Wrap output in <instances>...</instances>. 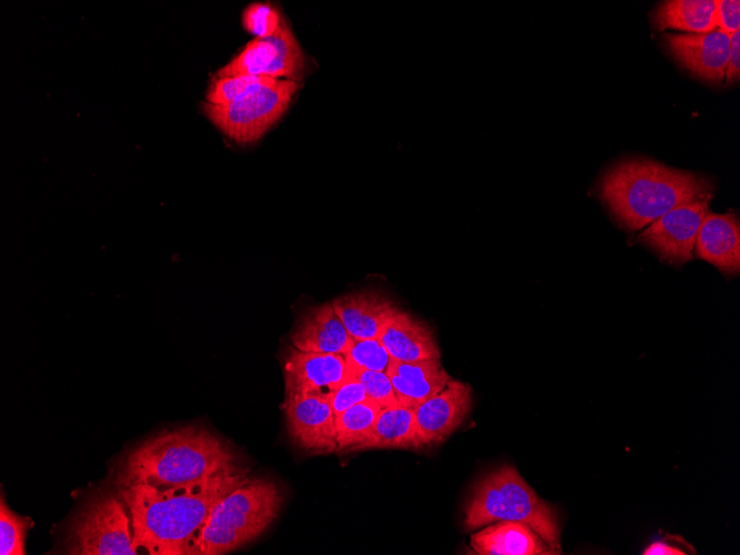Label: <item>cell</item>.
<instances>
[{"mask_svg": "<svg viewBox=\"0 0 740 555\" xmlns=\"http://www.w3.org/2000/svg\"><path fill=\"white\" fill-rule=\"evenodd\" d=\"M379 340L391 359L418 361L441 358L439 346L430 327L401 309L386 325Z\"/></svg>", "mask_w": 740, "mask_h": 555, "instance_id": "18", "label": "cell"}, {"mask_svg": "<svg viewBox=\"0 0 740 555\" xmlns=\"http://www.w3.org/2000/svg\"><path fill=\"white\" fill-rule=\"evenodd\" d=\"M415 449L414 409L382 408L368 436L351 451L366 449Z\"/></svg>", "mask_w": 740, "mask_h": 555, "instance_id": "21", "label": "cell"}, {"mask_svg": "<svg viewBox=\"0 0 740 555\" xmlns=\"http://www.w3.org/2000/svg\"><path fill=\"white\" fill-rule=\"evenodd\" d=\"M132 517L120 489L94 490L72 516L63 541L69 555H135Z\"/></svg>", "mask_w": 740, "mask_h": 555, "instance_id": "6", "label": "cell"}, {"mask_svg": "<svg viewBox=\"0 0 740 555\" xmlns=\"http://www.w3.org/2000/svg\"><path fill=\"white\" fill-rule=\"evenodd\" d=\"M281 22L279 13L268 3H251L243 14V24L256 38L271 35Z\"/></svg>", "mask_w": 740, "mask_h": 555, "instance_id": "26", "label": "cell"}, {"mask_svg": "<svg viewBox=\"0 0 740 555\" xmlns=\"http://www.w3.org/2000/svg\"><path fill=\"white\" fill-rule=\"evenodd\" d=\"M693 251L698 258L712 264L723 275H738L740 269L738 216L709 212L698 230Z\"/></svg>", "mask_w": 740, "mask_h": 555, "instance_id": "15", "label": "cell"}, {"mask_svg": "<svg viewBox=\"0 0 740 555\" xmlns=\"http://www.w3.org/2000/svg\"><path fill=\"white\" fill-rule=\"evenodd\" d=\"M247 479L237 466L172 487L117 486L130 508L134 547L151 555L191 554L214 507Z\"/></svg>", "mask_w": 740, "mask_h": 555, "instance_id": "1", "label": "cell"}, {"mask_svg": "<svg viewBox=\"0 0 740 555\" xmlns=\"http://www.w3.org/2000/svg\"><path fill=\"white\" fill-rule=\"evenodd\" d=\"M349 374L341 353L287 349L284 360L286 397L310 394L330 400Z\"/></svg>", "mask_w": 740, "mask_h": 555, "instance_id": "10", "label": "cell"}, {"mask_svg": "<svg viewBox=\"0 0 740 555\" xmlns=\"http://www.w3.org/2000/svg\"><path fill=\"white\" fill-rule=\"evenodd\" d=\"M298 83L277 80L258 84L226 104L203 102V113L238 143L258 140L287 110Z\"/></svg>", "mask_w": 740, "mask_h": 555, "instance_id": "7", "label": "cell"}, {"mask_svg": "<svg viewBox=\"0 0 740 555\" xmlns=\"http://www.w3.org/2000/svg\"><path fill=\"white\" fill-rule=\"evenodd\" d=\"M715 14L713 0H668L655 8L651 22L657 31L706 33L717 29Z\"/></svg>", "mask_w": 740, "mask_h": 555, "instance_id": "20", "label": "cell"}, {"mask_svg": "<svg viewBox=\"0 0 740 555\" xmlns=\"http://www.w3.org/2000/svg\"><path fill=\"white\" fill-rule=\"evenodd\" d=\"M350 373L361 382L367 397L379 403L382 408L399 405L394 389L386 372L357 370L350 371Z\"/></svg>", "mask_w": 740, "mask_h": 555, "instance_id": "27", "label": "cell"}, {"mask_svg": "<svg viewBox=\"0 0 740 555\" xmlns=\"http://www.w3.org/2000/svg\"><path fill=\"white\" fill-rule=\"evenodd\" d=\"M331 305L348 333L356 339L379 338L381 331L400 309L378 290H362L338 297Z\"/></svg>", "mask_w": 740, "mask_h": 555, "instance_id": "14", "label": "cell"}, {"mask_svg": "<svg viewBox=\"0 0 740 555\" xmlns=\"http://www.w3.org/2000/svg\"><path fill=\"white\" fill-rule=\"evenodd\" d=\"M290 340L292 347L300 351L343 354L351 336L332 305L325 302L308 308L300 316Z\"/></svg>", "mask_w": 740, "mask_h": 555, "instance_id": "17", "label": "cell"}, {"mask_svg": "<svg viewBox=\"0 0 740 555\" xmlns=\"http://www.w3.org/2000/svg\"><path fill=\"white\" fill-rule=\"evenodd\" d=\"M223 438L202 425L162 430L132 448L116 471V486L137 483L172 487L237 467Z\"/></svg>", "mask_w": 740, "mask_h": 555, "instance_id": "2", "label": "cell"}, {"mask_svg": "<svg viewBox=\"0 0 740 555\" xmlns=\"http://www.w3.org/2000/svg\"><path fill=\"white\" fill-rule=\"evenodd\" d=\"M381 409L379 403L367 398L336 415L337 451H351L362 442L371 432Z\"/></svg>", "mask_w": 740, "mask_h": 555, "instance_id": "22", "label": "cell"}, {"mask_svg": "<svg viewBox=\"0 0 740 555\" xmlns=\"http://www.w3.org/2000/svg\"><path fill=\"white\" fill-rule=\"evenodd\" d=\"M644 555H685L687 551L681 549L677 546L670 545L665 541H658L651 543L645 551Z\"/></svg>", "mask_w": 740, "mask_h": 555, "instance_id": "31", "label": "cell"}, {"mask_svg": "<svg viewBox=\"0 0 740 555\" xmlns=\"http://www.w3.org/2000/svg\"><path fill=\"white\" fill-rule=\"evenodd\" d=\"M715 21L717 29L732 34L740 30V2L738 0H717Z\"/></svg>", "mask_w": 740, "mask_h": 555, "instance_id": "29", "label": "cell"}, {"mask_svg": "<svg viewBox=\"0 0 740 555\" xmlns=\"http://www.w3.org/2000/svg\"><path fill=\"white\" fill-rule=\"evenodd\" d=\"M471 547L480 555H554L552 548L530 526L515 521H499L471 536Z\"/></svg>", "mask_w": 740, "mask_h": 555, "instance_id": "19", "label": "cell"}, {"mask_svg": "<svg viewBox=\"0 0 740 555\" xmlns=\"http://www.w3.org/2000/svg\"><path fill=\"white\" fill-rule=\"evenodd\" d=\"M285 413L294 444L314 453L337 451L335 414L330 400L310 394L286 397Z\"/></svg>", "mask_w": 740, "mask_h": 555, "instance_id": "13", "label": "cell"}, {"mask_svg": "<svg viewBox=\"0 0 740 555\" xmlns=\"http://www.w3.org/2000/svg\"><path fill=\"white\" fill-rule=\"evenodd\" d=\"M304 68L299 44L290 29L281 20L277 30L267 38H255L214 78L239 74L260 75L271 79L285 76L298 80Z\"/></svg>", "mask_w": 740, "mask_h": 555, "instance_id": "8", "label": "cell"}, {"mask_svg": "<svg viewBox=\"0 0 740 555\" xmlns=\"http://www.w3.org/2000/svg\"><path fill=\"white\" fill-rule=\"evenodd\" d=\"M386 373L398 403L413 409L440 392L452 379L436 358L418 361L391 359Z\"/></svg>", "mask_w": 740, "mask_h": 555, "instance_id": "16", "label": "cell"}, {"mask_svg": "<svg viewBox=\"0 0 740 555\" xmlns=\"http://www.w3.org/2000/svg\"><path fill=\"white\" fill-rule=\"evenodd\" d=\"M499 521L526 524L552 548L561 552L556 512L508 464L483 475L474 484L464 507L463 525L466 531Z\"/></svg>", "mask_w": 740, "mask_h": 555, "instance_id": "4", "label": "cell"}, {"mask_svg": "<svg viewBox=\"0 0 740 555\" xmlns=\"http://www.w3.org/2000/svg\"><path fill=\"white\" fill-rule=\"evenodd\" d=\"M712 192L707 176L645 157L618 162L598 183L599 197L611 217L629 230L649 225L679 205L711 198Z\"/></svg>", "mask_w": 740, "mask_h": 555, "instance_id": "3", "label": "cell"}, {"mask_svg": "<svg viewBox=\"0 0 740 555\" xmlns=\"http://www.w3.org/2000/svg\"><path fill=\"white\" fill-rule=\"evenodd\" d=\"M740 76V31L730 34V55L724 71L726 84L734 83Z\"/></svg>", "mask_w": 740, "mask_h": 555, "instance_id": "30", "label": "cell"}, {"mask_svg": "<svg viewBox=\"0 0 740 555\" xmlns=\"http://www.w3.org/2000/svg\"><path fill=\"white\" fill-rule=\"evenodd\" d=\"M281 503L276 482L248 477L214 507L191 554L222 555L247 544L275 521Z\"/></svg>", "mask_w": 740, "mask_h": 555, "instance_id": "5", "label": "cell"}, {"mask_svg": "<svg viewBox=\"0 0 740 555\" xmlns=\"http://www.w3.org/2000/svg\"><path fill=\"white\" fill-rule=\"evenodd\" d=\"M277 80L239 74L234 76L214 78L206 93V102L215 105L226 104L258 84H271Z\"/></svg>", "mask_w": 740, "mask_h": 555, "instance_id": "25", "label": "cell"}, {"mask_svg": "<svg viewBox=\"0 0 740 555\" xmlns=\"http://www.w3.org/2000/svg\"><path fill=\"white\" fill-rule=\"evenodd\" d=\"M472 389L451 379L436 394L414 408L415 449L445 441L472 408Z\"/></svg>", "mask_w": 740, "mask_h": 555, "instance_id": "11", "label": "cell"}, {"mask_svg": "<svg viewBox=\"0 0 740 555\" xmlns=\"http://www.w3.org/2000/svg\"><path fill=\"white\" fill-rule=\"evenodd\" d=\"M366 390L352 373L333 392L330 404L335 417L367 399Z\"/></svg>", "mask_w": 740, "mask_h": 555, "instance_id": "28", "label": "cell"}, {"mask_svg": "<svg viewBox=\"0 0 740 555\" xmlns=\"http://www.w3.org/2000/svg\"><path fill=\"white\" fill-rule=\"evenodd\" d=\"M32 524L28 516H21L10 510L3 495L0 501V554H25L24 542L27 530Z\"/></svg>", "mask_w": 740, "mask_h": 555, "instance_id": "24", "label": "cell"}, {"mask_svg": "<svg viewBox=\"0 0 740 555\" xmlns=\"http://www.w3.org/2000/svg\"><path fill=\"white\" fill-rule=\"evenodd\" d=\"M343 357L350 371L370 370L386 372L391 360L390 354L379 338H351Z\"/></svg>", "mask_w": 740, "mask_h": 555, "instance_id": "23", "label": "cell"}, {"mask_svg": "<svg viewBox=\"0 0 740 555\" xmlns=\"http://www.w3.org/2000/svg\"><path fill=\"white\" fill-rule=\"evenodd\" d=\"M710 198L679 205L655 219L638 241L654 250L661 261L680 266L692 259L698 230L709 213Z\"/></svg>", "mask_w": 740, "mask_h": 555, "instance_id": "9", "label": "cell"}, {"mask_svg": "<svg viewBox=\"0 0 740 555\" xmlns=\"http://www.w3.org/2000/svg\"><path fill=\"white\" fill-rule=\"evenodd\" d=\"M665 48L679 65L712 84L722 83L730 55V34L720 29L706 33H665Z\"/></svg>", "mask_w": 740, "mask_h": 555, "instance_id": "12", "label": "cell"}]
</instances>
